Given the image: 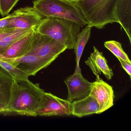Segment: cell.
<instances>
[{"label": "cell", "mask_w": 131, "mask_h": 131, "mask_svg": "<svg viewBox=\"0 0 131 131\" xmlns=\"http://www.w3.org/2000/svg\"><path fill=\"white\" fill-rule=\"evenodd\" d=\"M74 3L88 26L101 29L109 24L117 23L131 43V0H83Z\"/></svg>", "instance_id": "cell-1"}, {"label": "cell", "mask_w": 131, "mask_h": 131, "mask_svg": "<svg viewBox=\"0 0 131 131\" xmlns=\"http://www.w3.org/2000/svg\"><path fill=\"white\" fill-rule=\"evenodd\" d=\"M44 90L38 83L27 79L14 78L9 110L6 115L37 116Z\"/></svg>", "instance_id": "cell-2"}, {"label": "cell", "mask_w": 131, "mask_h": 131, "mask_svg": "<svg viewBox=\"0 0 131 131\" xmlns=\"http://www.w3.org/2000/svg\"><path fill=\"white\" fill-rule=\"evenodd\" d=\"M82 27L77 23L58 17L43 19L37 28V32L50 37L66 47L73 49Z\"/></svg>", "instance_id": "cell-3"}, {"label": "cell", "mask_w": 131, "mask_h": 131, "mask_svg": "<svg viewBox=\"0 0 131 131\" xmlns=\"http://www.w3.org/2000/svg\"><path fill=\"white\" fill-rule=\"evenodd\" d=\"M33 7L43 17L66 19L77 23L83 28L87 23L74 3L68 0H36Z\"/></svg>", "instance_id": "cell-4"}, {"label": "cell", "mask_w": 131, "mask_h": 131, "mask_svg": "<svg viewBox=\"0 0 131 131\" xmlns=\"http://www.w3.org/2000/svg\"><path fill=\"white\" fill-rule=\"evenodd\" d=\"M67 49L64 45L36 30L32 49L27 55H33L53 62Z\"/></svg>", "instance_id": "cell-5"}, {"label": "cell", "mask_w": 131, "mask_h": 131, "mask_svg": "<svg viewBox=\"0 0 131 131\" xmlns=\"http://www.w3.org/2000/svg\"><path fill=\"white\" fill-rule=\"evenodd\" d=\"M71 115V102L59 98L50 93L45 92L43 96L37 116L69 115Z\"/></svg>", "instance_id": "cell-6"}, {"label": "cell", "mask_w": 131, "mask_h": 131, "mask_svg": "<svg viewBox=\"0 0 131 131\" xmlns=\"http://www.w3.org/2000/svg\"><path fill=\"white\" fill-rule=\"evenodd\" d=\"M0 59L11 63L29 77L35 76L39 71L47 67L53 62L33 55L10 58L0 54Z\"/></svg>", "instance_id": "cell-7"}, {"label": "cell", "mask_w": 131, "mask_h": 131, "mask_svg": "<svg viewBox=\"0 0 131 131\" xmlns=\"http://www.w3.org/2000/svg\"><path fill=\"white\" fill-rule=\"evenodd\" d=\"M12 14L9 28L16 29H37L43 19L33 7H30L17 9Z\"/></svg>", "instance_id": "cell-8"}, {"label": "cell", "mask_w": 131, "mask_h": 131, "mask_svg": "<svg viewBox=\"0 0 131 131\" xmlns=\"http://www.w3.org/2000/svg\"><path fill=\"white\" fill-rule=\"evenodd\" d=\"M67 89V100L72 102L89 95L92 83L87 81L82 73H75L64 81Z\"/></svg>", "instance_id": "cell-9"}, {"label": "cell", "mask_w": 131, "mask_h": 131, "mask_svg": "<svg viewBox=\"0 0 131 131\" xmlns=\"http://www.w3.org/2000/svg\"><path fill=\"white\" fill-rule=\"evenodd\" d=\"M90 95L96 100L100 108V114L113 105L115 97L112 87L100 78L92 83Z\"/></svg>", "instance_id": "cell-10"}, {"label": "cell", "mask_w": 131, "mask_h": 131, "mask_svg": "<svg viewBox=\"0 0 131 131\" xmlns=\"http://www.w3.org/2000/svg\"><path fill=\"white\" fill-rule=\"evenodd\" d=\"M85 63L90 68L96 79L100 78V75L102 73L108 80L111 79L113 76V73L110 67L107 60L102 53L99 52L93 47V51L90 54Z\"/></svg>", "instance_id": "cell-11"}, {"label": "cell", "mask_w": 131, "mask_h": 131, "mask_svg": "<svg viewBox=\"0 0 131 131\" xmlns=\"http://www.w3.org/2000/svg\"><path fill=\"white\" fill-rule=\"evenodd\" d=\"M36 29L30 31L13 43L1 55L7 58H17L27 55L32 46Z\"/></svg>", "instance_id": "cell-12"}, {"label": "cell", "mask_w": 131, "mask_h": 131, "mask_svg": "<svg viewBox=\"0 0 131 131\" xmlns=\"http://www.w3.org/2000/svg\"><path fill=\"white\" fill-rule=\"evenodd\" d=\"M13 79L10 73L0 67V114H5L9 110Z\"/></svg>", "instance_id": "cell-13"}, {"label": "cell", "mask_w": 131, "mask_h": 131, "mask_svg": "<svg viewBox=\"0 0 131 131\" xmlns=\"http://www.w3.org/2000/svg\"><path fill=\"white\" fill-rule=\"evenodd\" d=\"M93 114H100V108L96 100L89 95L71 102V114L82 117Z\"/></svg>", "instance_id": "cell-14"}, {"label": "cell", "mask_w": 131, "mask_h": 131, "mask_svg": "<svg viewBox=\"0 0 131 131\" xmlns=\"http://www.w3.org/2000/svg\"><path fill=\"white\" fill-rule=\"evenodd\" d=\"M91 27L86 25L78 35L74 46V52L75 54L76 67L75 73H81L80 62L86 45L91 36Z\"/></svg>", "instance_id": "cell-15"}, {"label": "cell", "mask_w": 131, "mask_h": 131, "mask_svg": "<svg viewBox=\"0 0 131 131\" xmlns=\"http://www.w3.org/2000/svg\"><path fill=\"white\" fill-rule=\"evenodd\" d=\"M36 28L27 29L19 30L16 32L7 36L0 40V54L3 53L13 43L24 36Z\"/></svg>", "instance_id": "cell-16"}, {"label": "cell", "mask_w": 131, "mask_h": 131, "mask_svg": "<svg viewBox=\"0 0 131 131\" xmlns=\"http://www.w3.org/2000/svg\"><path fill=\"white\" fill-rule=\"evenodd\" d=\"M105 47L109 50L116 58L122 59L129 63L131 60L127 54L124 51L122 44L119 42L115 40H109L104 43Z\"/></svg>", "instance_id": "cell-17"}, {"label": "cell", "mask_w": 131, "mask_h": 131, "mask_svg": "<svg viewBox=\"0 0 131 131\" xmlns=\"http://www.w3.org/2000/svg\"><path fill=\"white\" fill-rule=\"evenodd\" d=\"M0 67L9 72L15 79H27L29 75L8 62L0 59Z\"/></svg>", "instance_id": "cell-18"}, {"label": "cell", "mask_w": 131, "mask_h": 131, "mask_svg": "<svg viewBox=\"0 0 131 131\" xmlns=\"http://www.w3.org/2000/svg\"><path fill=\"white\" fill-rule=\"evenodd\" d=\"M20 0H0V14L6 16Z\"/></svg>", "instance_id": "cell-19"}, {"label": "cell", "mask_w": 131, "mask_h": 131, "mask_svg": "<svg viewBox=\"0 0 131 131\" xmlns=\"http://www.w3.org/2000/svg\"><path fill=\"white\" fill-rule=\"evenodd\" d=\"M12 14H10L0 19V29H7L9 28L12 19Z\"/></svg>", "instance_id": "cell-20"}, {"label": "cell", "mask_w": 131, "mask_h": 131, "mask_svg": "<svg viewBox=\"0 0 131 131\" xmlns=\"http://www.w3.org/2000/svg\"><path fill=\"white\" fill-rule=\"evenodd\" d=\"M119 61L122 67H123L124 70L128 73L129 75L130 79L131 76V63L128 62L122 59L119 58H117Z\"/></svg>", "instance_id": "cell-21"}, {"label": "cell", "mask_w": 131, "mask_h": 131, "mask_svg": "<svg viewBox=\"0 0 131 131\" xmlns=\"http://www.w3.org/2000/svg\"><path fill=\"white\" fill-rule=\"evenodd\" d=\"M18 30H19L13 28L0 29V40L7 36H9Z\"/></svg>", "instance_id": "cell-22"}, {"label": "cell", "mask_w": 131, "mask_h": 131, "mask_svg": "<svg viewBox=\"0 0 131 131\" xmlns=\"http://www.w3.org/2000/svg\"><path fill=\"white\" fill-rule=\"evenodd\" d=\"M68 1H71V2L75 3L79 2V1H83V0H68Z\"/></svg>", "instance_id": "cell-23"}]
</instances>
